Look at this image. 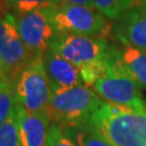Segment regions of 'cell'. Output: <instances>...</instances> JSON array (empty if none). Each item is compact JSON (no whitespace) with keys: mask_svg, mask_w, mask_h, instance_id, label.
<instances>
[{"mask_svg":"<svg viewBox=\"0 0 146 146\" xmlns=\"http://www.w3.org/2000/svg\"><path fill=\"white\" fill-rule=\"evenodd\" d=\"M3 77V74H2V69H1V65H0V79Z\"/></svg>","mask_w":146,"mask_h":146,"instance_id":"cell-22","label":"cell"},{"mask_svg":"<svg viewBox=\"0 0 146 146\" xmlns=\"http://www.w3.org/2000/svg\"><path fill=\"white\" fill-rule=\"evenodd\" d=\"M1 19H2V17H1V15H0V20H1Z\"/></svg>","mask_w":146,"mask_h":146,"instance_id":"cell-23","label":"cell"},{"mask_svg":"<svg viewBox=\"0 0 146 146\" xmlns=\"http://www.w3.org/2000/svg\"><path fill=\"white\" fill-rule=\"evenodd\" d=\"M17 106L13 82L10 79H0V125L8 119Z\"/></svg>","mask_w":146,"mask_h":146,"instance_id":"cell-14","label":"cell"},{"mask_svg":"<svg viewBox=\"0 0 146 146\" xmlns=\"http://www.w3.org/2000/svg\"><path fill=\"white\" fill-rule=\"evenodd\" d=\"M107 56H108V54H107ZM107 56L104 60L89 63L87 65L79 68V73H80L81 79H82V81L86 86L92 87L95 84V81L106 72V69L108 67Z\"/></svg>","mask_w":146,"mask_h":146,"instance_id":"cell-17","label":"cell"},{"mask_svg":"<svg viewBox=\"0 0 146 146\" xmlns=\"http://www.w3.org/2000/svg\"><path fill=\"white\" fill-rule=\"evenodd\" d=\"M42 61L52 93L76 86H86L81 79L79 68L54 52L51 48L42 55Z\"/></svg>","mask_w":146,"mask_h":146,"instance_id":"cell-10","label":"cell"},{"mask_svg":"<svg viewBox=\"0 0 146 146\" xmlns=\"http://www.w3.org/2000/svg\"><path fill=\"white\" fill-rule=\"evenodd\" d=\"M146 0H131V8L134 7H145Z\"/></svg>","mask_w":146,"mask_h":146,"instance_id":"cell-21","label":"cell"},{"mask_svg":"<svg viewBox=\"0 0 146 146\" xmlns=\"http://www.w3.org/2000/svg\"><path fill=\"white\" fill-rule=\"evenodd\" d=\"M33 58L19 34L15 14L7 13L0 20V65L3 77L13 82Z\"/></svg>","mask_w":146,"mask_h":146,"instance_id":"cell-7","label":"cell"},{"mask_svg":"<svg viewBox=\"0 0 146 146\" xmlns=\"http://www.w3.org/2000/svg\"><path fill=\"white\" fill-rule=\"evenodd\" d=\"M102 103L103 100L93 89L76 86L52 93L48 114L51 122L62 128L73 127L90 121Z\"/></svg>","mask_w":146,"mask_h":146,"instance_id":"cell-4","label":"cell"},{"mask_svg":"<svg viewBox=\"0 0 146 146\" xmlns=\"http://www.w3.org/2000/svg\"><path fill=\"white\" fill-rule=\"evenodd\" d=\"M22 146H46L51 119L48 113L33 114L16 107Z\"/></svg>","mask_w":146,"mask_h":146,"instance_id":"cell-11","label":"cell"},{"mask_svg":"<svg viewBox=\"0 0 146 146\" xmlns=\"http://www.w3.org/2000/svg\"><path fill=\"white\" fill-rule=\"evenodd\" d=\"M50 48L76 67L104 60L111 44L106 38L89 37L74 34H56L50 42Z\"/></svg>","mask_w":146,"mask_h":146,"instance_id":"cell-6","label":"cell"},{"mask_svg":"<svg viewBox=\"0 0 146 146\" xmlns=\"http://www.w3.org/2000/svg\"><path fill=\"white\" fill-rule=\"evenodd\" d=\"M113 33L122 46L146 53V5L128 9L115 21Z\"/></svg>","mask_w":146,"mask_h":146,"instance_id":"cell-9","label":"cell"},{"mask_svg":"<svg viewBox=\"0 0 146 146\" xmlns=\"http://www.w3.org/2000/svg\"><path fill=\"white\" fill-rule=\"evenodd\" d=\"M62 129L78 146H114L91 122V120Z\"/></svg>","mask_w":146,"mask_h":146,"instance_id":"cell-12","label":"cell"},{"mask_svg":"<svg viewBox=\"0 0 146 146\" xmlns=\"http://www.w3.org/2000/svg\"><path fill=\"white\" fill-rule=\"evenodd\" d=\"M56 34H74L106 38L113 31V25L96 9L84 5L56 2L43 8Z\"/></svg>","mask_w":146,"mask_h":146,"instance_id":"cell-3","label":"cell"},{"mask_svg":"<svg viewBox=\"0 0 146 146\" xmlns=\"http://www.w3.org/2000/svg\"><path fill=\"white\" fill-rule=\"evenodd\" d=\"M58 2H65V3H70V5H84V7H89V8L95 9L92 0H58Z\"/></svg>","mask_w":146,"mask_h":146,"instance_id":"cell-20","label":"cell"},{"mask_svg":"<svg viewBox=\"0 0 146 146\" xmlns=\"http://www.w3.org/2000/svg\"><path fill=\"white\" fill-rule=\"evenodd\" d=\"M11 10H13L15 15H21L27 12L38 9H43L46 7L54 5L58 0H7Z\"/></svg>","mask_w":146,"mask_h":146,"instance_id":"cell-18","label":"cell"},{"mask_svg":"<svg viewBox=\"0 0 146 146\" xmlns=\"http://www.w3.org/2000/svg\"><path fill=\"white\" fill-rule=\"evenodd\" d=\"M17 105L28 113H48L52 90L42 56H37L13 81Z\"/></svg>","mask_w":146,"mask_h":146,"instance_id":"cell-5","label":"cell"},{"mask_svg":"<svg viewBox=\"0 0 146 146\" xmlns=\"http://www.w3.org/2000/svg\"><path fill=\"white\" fill-rule=\"evenodd\" d=\"M119 52L125 69L142 87L146 88V53L129 46L119 48Z\"/></svg>","mask_w":146,"mask_h":146,"instance_id":"cell-13","label":"cell"},{"mask_svg":"<svg viewBox=\"0 0 146 146\" xmlns=\"http://www.w3.org/2000/svg\"><path fill=\"white\" fill-rule=\"evenodd\" d=\"M91 122L114 146H146V110L103 101Z\"/></svg>","mask_w":146,"mask_h":146,"instance_id":"cell-1","label":"cell"},{"mask_svg":"<svg viewBox=\"0 0 146 146\" xmlns=\"http://www.w3.org/2000/svg\"><path fill=\"white\" fill-rule=\"evenodd\" d=\"M46 146H78L58 125L51 122Z\"/></svg>","mask_w":146,"mask_h":146,"instance_id":"cell-19","label":"cell"},{"mask_svg":"<svg viewBox=\"0 0 146 146\" xmlns=\"http://www.w3.org/2000/svg\"><path fill=\"white\" fill-rule=\"evenodd\" d=\"M94 8L108 19L116 21L131 8V0H92Z\"/></svg>","mask_w":146,"mask_h":146,"instance_id":"cell-16","label":"cell"},{"mask_svg":"<svg viewBox=\"0 0 146 146\" xmlns=\"http://www.w3.org/2000/svg\"><path fill=\"white\" fill-rule=\"evenodd\" d=\"M15 16L17 31L28 52L34 58L42 56L55 36L46 12L38 9Z\"/></svg>","mask_w":146,"mask_h":146,"instance_id":"cell-8","label":"cell"},{"mask_svg":"<svg viewBox=\"0 0 146 146\" xmlns=\"http://www.w3.org/2000/svg\"><path fill=\"white\" fill-rule=\"evenodd\" d=\"M0 146H22L16 108L0 125Z\"/></svg>","mask_w":146,"mask_h":146,"instance_id":"cell-15","label":"cell"},{"mask_svg":"<svg viewBox=\"0 0 146 146\" xmlns=\"http://www.w3.org/2000/svg\"><path fill=\"white\" fill-rule=\"evenodd\" d=\"M107 60L108 67L92 86L94 91L103 101L110 104L136 110H146V101L142 93V86L123 66L119 48L111 46Z\"/></svg>","mask_w":146,"mask_h":146,"instance_id":"cell-2","label":"cell"}]
</instances>
